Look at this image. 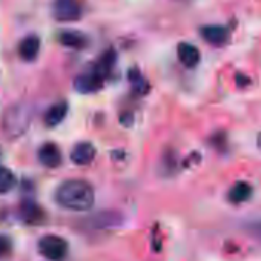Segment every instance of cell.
<instances>
[{
	"mask_svg": "<svg viewBox=\"0 0 261 261\" xmlns=\"http://www.w3.org/2000/svg\"><path fill=\"white\" fill-rule=\"evenodd\" d=\"M0 157H2V152H0Z\"/></svg>",
	"mask_w": 261,
	"mask_h": 261,
	"instance_id": "21",
	"label": "cell"
},
{
	"mask_svg": "<svg viewBox=\"0 0 261 261\" xmlns=\"http://www.w3.org/2000/svg\"><path fill=\"white\" fill-rule=\"evenodd\" d=\"M60 43L66 48L82 49L88 45V37L79 31H65L60 34Z\"/></svg>",
	"mask_w": 261,
	"mask_h": 261,
	"instance_id": "13",
	"label": "cell"
},
{
	"mask_svg": "<svg viewBox=\"0 0 261 261\" xmlns=\"http://www.w3.org/2000/svg\"><path fill=\"white\" fill-rule=\"evenodd\" d=\"M252 229H253V233H255L258 238H261V223H259V224H255V226H252Z\"/></svg>",
	"mask_w": 261,
	"mask_h": 261,
	"instance_id": "19",
	"label": "cell"
},
{
	"mask_svg": "<svg viewBox=\"0 0 261 261\" xmlns=\"http://www.w3.org/2000/svg\"><path fill=\"white\" fill-rule=\"evenodd\" d=\"M53 16L59 22H75L82 17V5L79 0H54Z\"/></svg>",
	"mask_w": 261,
	"mask_h": 261,
	"instance_id": "4",
	"label": "cell"
},
{
	"mask_svg": "<svg viewBox=\"0 0 261 261\" xmlns=\"http://www.w3.org/2000/svg\"><path fill=\"white\" fill-rule=\"evenodd\" d=\"M56 201L69 211H88L95 201L92 186L85 180H68L56 191Z\"/></svg>",
	"mask_w": 261,
	"mask_h": 261,
	"instance_id": "1",
	"label": "cell"
},
{
	"mask_svg": "<svg viewBox=\"0 0 261 261\" xmlns=\"http://www.w3.org/2000/svg\"><path fill=\"white\" fill-rule=\"evenodd\" d=\"M43 217L42 209L33 203V201H25L22 204V218L28 223H39Z\"/></svg>",
	"mask_w": 261,
	"mask_h": 261,
	"instance_id": "15",
	"label": "cell"
},
{
	"mask_svg": "<svg viewBox=\"0 0 261 261\" xmlns=\"http://www.w3.org/2000/svg\"><path fill=\"white\" fill-rule=\"evenodd\" d=\"M66 112H68V103L66 101H59L56 105H53L46 114H45V123L46 126H57L63 121V118L66 117Z\"/></svg>",
	"mask_w": 261,
	"mask_h": 261,
	"instance_id": "12",
	"label": "cell"
},
{
	"mask_svg": "<svg viewBox=\"0 0 261 261\" xmlns=\"http://www.w3.org/2000/svg\"><path fill=\"white\" fill-rule=\"evenodd\" d=\"M94 159H95V148L91 143H79L74 146L71 152V160L79 166L89 165Z\"/></svg>",
	"mask_w": 261,
	"mask_h": 261,
	"instance_id": "9",
	"label": "cell"
},
{
	"mask_svg": "<svg viewBox=\"0 0 261 261\" xmlns=\"http://www.w3.org/2000/svg\"><path fill=\"white\" fill-rule=\"evenodd\" d=\"M129 79L133 82V88L139 92V94H146L149 91V83L142 77V74L136 69H133L129 72Z\"/></svg>",
	"mask_w": 261,
	"mask_h": 261,
	"instance_id": "17",
	"label": "cell"
},
{
	"mask_svg": "<svg viewBox=\"0 0 261 261\" xmlns=\"http://www.w3.org/2000/svg\"><path fill=\"white\" fill-rule=\"evenodd\" d=\"M114 65H115V51H114V49H108V53H105V54L101 56V59H100V62L97 63V66H95L94 71H95L98 75H101L103 79H106L108 74L111 72V69L114 68Z\"/></svg>",
	"mask_w": 261,
	"mask_h": 261,
	"instance_id": "14",
	"label": "cell"
},
{
	"mask_svg": "<svg viewBox=\"0 0 261 261\" xmlns=\"http://www.w3.org/2000/svg\"><path fill=\"white\" fill-rule=\"evenodd\" d=\"M252 186L246 181H238L235 183L230 191L227 192V200L232 203V204H241L244 201H247L250 197H252Z\"/></svg>",
	"mask_w": 261,
	"mask_h": 261,
	"instance_id": "11",
	"label": "cell"
},
{
	"mask_svg": "<svg viewBox=\"0 0 261 261\" xmlns=\"http://www.w3.org/2000/svg\"><path fill=\"white\" fill-rule=\"evenodd\" d=\"M39 160L46 168H57L62 163L60 149L54 143H46L39 149Z\"/></svg>",
	"mask_w": 261,
	"mask_h": 261,
	"instance_id": "8",
	"label": "cell"
},
{
	"mask_svg": "<svg viewBox=\"0 0 261 261\" xmlns=\"http://www.w3.org/2000/svg\"><path fill=\"white\" fill-rule=\"evenodd\" d=\"M13 249V244H11V240L5 235H0V258L2 256H7Z\"/></svg>",
	"mask_w": 261,
	"mask_h": 261,
	"instance_id": "18",
	"label": "cell"
},
{
	"mask_svg": "<svg viewBox=\"0 0 261 261\" xmlns=\"http://www.w3.org/2000/svg\"><path fill=\"white\" fill-rule=\"evenodd\" d=\"M39 51H40V39L37 36H28L19 45V54L27 62L36 60L39 56Z\"/></svg>",
	"mask_w": 261,
	"mask_h": 261,
	"instance_id": "10",
	"label": "cell"
},
{
	"mask_svg": "<svg viewBox=\"0 0 261 261\" xmlns=\"http://www.w3.org/2000/svg\"><path fill=\"white\" fill-rule=\"evenodd\" d=\"M40 253L51 261H62L68 255V243L62 237L46 235L39 241Z\"/></svg>",
	"mask_w": 261,
	"mask_h": 261,
	"instance_id": "3",
	"label": "cell"
},
{
	"mask_svg": "<svg viewBox=\"0 0 261 261\" xmlns=\"http://www.w3.org/2000/svg\"><path fill=\"white\" fill-rule=\"evenodd\" d=\"M201 37L212 46H224L229 42V28L223 25H206L200 30Z\"/></svg>",
	"mask_w": 261,
	"mask_h": 261,
	"instance_id": "5",
	"label": "cell"
},
{
	"mask_svg": "<svg viewBox=\"0 0 261 261\" xmlns=\"http://www.w3.org/2000/svg\"><path fill=\"white\" fill-rule=\"evenodd\" d=\"M30 118H31V112L25 105L11 106L5 112L4 120H2V126L7 136H10V139H16L22 136L25 133V129L28 127Z\"/></svg>",
	"mask_w": 261,
	"mask_h": 261,
	"instance_id": "2",
	"label": "cell"
},
{
	"mask_svg": "<svg viewBox=\"0 0 261 261\" xmlns=\"http://www.w3.org/2000/svg\"><path fill=\"white\" fill-rule=\"evenodd\" d=\"M256 146H258V148L261 149V133L258 134V139H256Z\"/></svg>",
	"mask_w": 261,
	"mask_h": 261,
	"instance_id": "20",
	"label": "cell"
},
{
	"mask_svg": "<svg viewBox=\"0 0 261 261\" xmlns=\"http://www.w3.org/2000/svg\"><path fill=\"white\" fill-rule=\"evenodd\" d=\"M16 185V177L8 168L0 166V194L10 192Z\"/></svg>",
	"mask_w": 261,
	"mask_h": 261,
	"instance_id": "16",
	"label": "cell"
},
{
	"mask_svg": "<svg viewBox=\"0 0 261 261\" xmlns=\"http://www.w3.org/2000/svg\"><path fill=\"white\" fill-rule=\"evenodd\" d=\"M177 54H178V60L186 68H195L200 63V59H201V54H200L198 48L191 45V43H186V42L178 45Z\"/></svg>",
	"mask_w": 261,
	"mask_h": 261,
	"instance_id": "7",
	"label": "cell"
},
{
	"mask_svg": "<svg viewBox=\"0 0 261 261\" xmlns=\"http://www.w3.org/2000/svg\"><path fill=\"white\" fill-rule=\"evenodd\" d=\"M103 80L105 79L94 71L91 74H83V75L77 77L74 82V86H75V91H79L82 94H92V92H97L101 89Z\"/></svg>",
	"mask_w": 261,
	"mask_h": 261,
	"instance_id": "6",
	"label": "cell"
}]
</instances>
